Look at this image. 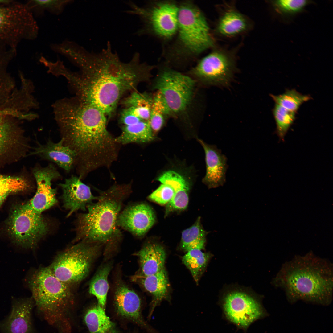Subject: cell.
Returning <instances> with one entry per match:
<instances>
[{"label":"cell","mask_w":333,"mask_h":333,"mask_svg":"<svg viewBox=\"0 0 333 333\" xmlns=\"http://www.w3.org/2000/svg\"><path fill=\"white\" fill-rule=\"evenodd\" d=\"M71 61L79 67L81 73L70 71L66 78L74 89L76 97L84 104L95 107L110 117L123 95L135 90L148 79L151 68L141 63L135 53L128 62L121 61L113 52L109 42L98 53L90 52L80 46Z\"/></svg>","instance_id":"1"},{"label":"cell","mask_w":333,"mask_h":333,"mask_svg":"<svg viewBox=\"0 0 333 333\" xmlns=\"http://www.w3.org/2000/svg\"><path fill=\"white\" fill-rule=\"evenodd\" d=\"M53 107L61 139L75 153L76 167L94 169L115 158L118 144L107 130L102 112L76 97L60 100Z\"/></svg>","instance_id":"2"},{"label":"cell","mask_w":333,"mask_h":333,"mask_svg":"<svg viewBox=\"0 0 333 333\" xmlns=\"http://www.w3.org/2000/svg\"><path fill=\"white\" fill-rule=\"evenodd\" d=\"M273 283L292 301L328 303L332 297V265L312 252L296 256L283 264Z\"/></svg>","instance_id":"3"},{"label":"cell","mask_w":333,"mask_h":333,"mask_svg":"<svg viewBox=\"0 0 333 333\" xmlns=\"http://www.w3.org/2000/svg\"><path fill=\"white\" fill-rule=\"evenodd\" d=\"M27 283L38 311L59 333H71L75 298L71 287L58 279L49 266L40 267Z\"/></svg>","instance_id":"4"},{"label":"cell","mask_w":333,"mask_h":333,"mask_svg":"<svg viewBox=\"0 0 333 333\" xmlns=\"http://www.w3.org/2000/svg\"><path fill=\"white\" fill-rule=\"evenodd\" d=\"M131 191L130 184L113 185L100 192L97 202L87 206V213L79 215L76 240L109 245L121 236L117 225L123 201Z\"/></svg>","instance_id":"5"},{"label":"cell","mask_w":333,"mask_h":333,"mask_svg":"<svg viewBox=\"0 0 333 333\" xmlns=\"http://www.w3.org/2000/svg\"><path fill=\"white\" fill-rule=\"evenodd\" d=\"M102 245L81 241L60 253L49 267L56 277L71 287L87 276Z\"/></svg>","instance_id":"6"},{"label":"cell","mask_w":333,"mask_h":333,"mask_svg":"<svg viewBox=\"0 0 333 333\" xmlns=\"http://www.w3.org/2000/svg\"><path fill=\"white\" fill-rule=\"evenodd\" d=\"M39 29L26 3L13 1L0 5V39L14 51L22 41L36 38Z\"/></svg>","instance_id":"7"},{"label":"cell","mask_w":333,"mask_h":333,"mask_svg":"<svg viewBox=\"0 0 333 333\" xmlns=\"http://www.w3.org/2000/svg\"><path fill=\"white\" fill-rule=\"evenodd\" d=\"M177 31L181 44L189 53L198 54L216 46L205 16L190 3L179 7Z\"/></svg>","instance_id":"8"},{"label":"cell","mask_w":333,"mask_h":333,"mask_svg":"<svg viewBox=\"0 0 333 333\" xmlns=\"http://www.w3.org/2000/svg\"><path fill=\"white\" fill-rule=\"evenodd\" d=\"M48 224L41 214L33 212L26 203L13 209L6 222V230L12 242L25 248L33 249L47 233Z\"/></svg>","instance_id":"9"},{"label":"cell","mask_w":333,"mask_h":333,"mask_svg":"<svg viewBox=\"0 0 333 333\" xmlns=\"http://www.w3.org/2000/svg\"><path fill=\"white\" fill-rule=\"evenodd\" d=\"M234 52L216 46L193 68V74L205 84L229 86L237 71Z\"/></svg>","instance_id":"10"},{"label":"cell","mask_w":333,"mask_h":333,"mask_svg":"<svg viewBox=\"0 0 333 333\" xmlns=\"http://www.w3.org/2000/svg\"><path fill=\"white\" fill-rule=\"evenodd\" d=\"M195 80L190 77L171 69L162 72L155 84L170 114H178L185 111L191 102Z\"/></svg>","instance_id":"11"},{"label":"cell","mask_w":333,"mask_h":333,"mask_svg":"<svg viewBox=\"0 0 333 333\" xmlns=\"http://www.w3.org/2000/svg\"><path fill=\"white\" fill-rule=\"evenodd\" d=\"M128 4L131 10L126 13L139 16L145 24V27L137 32L138 35L147 31L168 39L177 31L179 7L174 3L160 2L145 7H139L131 2Z\"/></svg>","instance_id":"12"},{"label":"cell","mask_w":333,"mask_h":333,"mask_svg":"<svg viewBox=\"0 0 333 333\" xmlns=\"http://www.w3.org/2000/svg\"><path fill=\"white\" fill-rule=\"evenodd\" d=\"M223 308L228 319L244 329L261 318L264 314L261 305L257 300L249 295L239 291L231 292L225 296Z\"/></svg>","instance_id":"13"},{"label":"cell","mask_w":333,"mask_h":333,"mask_svg":"<svg viewBox=\"0 0 333 333\" xmlns=\"http://www.w3.org/2000/svg\"><path fill=\"white\" fill-rule=\"evenodd\" d=\"M32 174L36 183V191L34 197L26 204L33 212L41 214L57 203L56 190L52 188L51 183L53 180L61 178V176L51 163L44 167L37 165L33 169Z\"/></svg>","instance_id":"14"},{"label":"cell","mask_w":333,"mask_h":333,"mask_svg":"<svg viewBox=\"0 0 333 333\" xmlns=\"http://www.w3.org/2000/svg\"><path fill=\"white\" fill-rule=\"evenodd\" d=\"M214 33L217 36L231 39L248 32L253 27L251 20L237 9L231 3H225L220 7Z\"/></svg>","instance_id":"15"},{"label":"cell","mask_w":333,"mask_h":333,"mask_svg":"<svg viewBox=\"0 0 333 333\" xmlns=\"http://www.w3.org/2000/svg\"><path fill=\"white\" fill-rule=\"evenodd\" d=\"M155 216L152 208L144 203L131 205L120 213L117 220V226L133 235L142 237L155 222Z\"/></svg>","instance_id":"16"},{"label":"cell","mask_w":333,"mask_h":333,"mask_svg":"<svg viewBox=\"0 0 333 333\" xmlns=\"http://www.w3.org/2000/svg\"><path fill=\"white\" fill-rule=\"evenodd\" d=\"M35 305L32 297L13 298L10 314L0 322V330L4 333H32L31 313Z\"/></svg>","instance_id":"17"},{"label":"cell","mask_w":333,"mask_h":333,"mask_svg":"<svg viewBox=\"0 0 333 333\" xmlns=\"http://www.w3.org/2000/svg\"><path fill=\"white\" fill-rule=\"evenodd\" d=\"M205 154L206 172L203 182L209 188L222 186L226 181L227 158L215 145H210L198 139Z\"/></svg>","instance_id":"18"},{"label":"cell","mask_w":333,"mask_h":333,"mask_svg":"<svg viewBox=\"0 0 333 333\" xmlns=\"http://www.w3.org/2000/svg\"><path fill=\"white\" fill-rule=\"evenodd\" d=\"M59 185L63 191L64 206L69 211L68 216L79 210L85 211L88 205L98 198L92 194L89 187L73 175Z\"/></svg>","instance_id":"19"},{"label":"cell","mask_w":333,"mask_h":333,"mask_svg":"<svg viewBox=\"0 0 333 333\" xmlns=\"http://www.w3.org/2000/svg\"><path fill=\"white\" fill-rule=\"evenodd\" d=\"M114 302L117 313L142 326L150 331L157 333L143 320L141 312V301L134 291L123 283L118 284L114 295Z\"/></svg>","instance_id":"20"},{"label":"cell","mask_w":333,"mask_h":333,"mask_svg":"<svg viewBox=\"0 0 333 333\" xmlns=\"http://www.w3.org/2000/svg\"><path fill=\"white\" fill-rule=\"evenodd\" d=\"M37 146L31 153L41 159L55 163L67 172L74 167L76 159L75 153L64 145L60 139L54 142L49 139L44 144L37 142Z\"/></svg>","instance_id":"21"},{"label":"cell","mask_w":333,"mask_h":333,"mask_svg":"<svg viewBox=\"0 0 333 333\" xmlns=\"http://www.w3.org/2000/svg\"><path fill=\"white\" fill-rule=\"evenodd\" d=\"M162 184L171 186L174 195L171 201L166 205V215L177 210L185 209L189 201V185L184 178L175 171H169L163 173L158 179Z\"/></svg>","instance_id":"22"},{"label":"cell","mask_w":333,"mask_h":333,"mask_svg":"<svg viewBox=\"0 0 333 333\" xmlns=\"http://www.w3.org/2000/svg\"><path fill=\"white\" fill-rule=\"evenodd\" d=\"M133 280L140 284L152 295V300L149 316H151L155 308L163 300H168L169 284L164 268L153 275L143 276L138 274Z\"/></svg>","instance_id":"23"},{"label":"cell","mask_w":333,"mask_h":333,"mask_svg":"<svg viewBox=\"0 0 333 333\" xmlns=\"http://www.w3.org/2000/svg\"><path fill=\"white\" fill-rule=\"evenodd\" d=\"M135 255L140 265L138 274L143 276L152 275L165 268L166 254L163 246L159 244L148 243Z\"/></svg>","instance_id":"24"},{"label":"cell","mask_w":333,"mask_h":333,"mask_svg":"<svg viewBox=\"0 0 333 333\" xmlns=\"http://www.w3.org/2000/svg\"><path fill=\"white\" fill-rule=\"evenodd\" d=\"M155 138L149 121L141 120L133 124L122 125L121 134L115 138L118 144L145 143Z\"/></svg>","instance_id":"25"},{"label":"cell","mask_w":333,"mask_h":333,"mask_svg":"<svg viewBox=\"0 0 333 333\" xmlns=\"http://www.w3.org/2000/svg\"><path fill=\"white\" fill-rule=\"evenodd\" d=\"M84 320L89 333H118L115 323L106 315L104 308L98 304L86 311Z\"/></svg>","instance_id":"26"},{"label":"cell","mask_w":333,"mask_h":333,"mask_svg":"<svg viewBox=\"0 0 333 333\" xmlns=\"http://www.w3.org/2000/svg\"><path fill=\"white\" fill-rule=\"evenodd\" d=\"M112 265L107 264L101 266L90 282L89 292L97 299L98 304L103 307L105 306L109 286L108 277Z\"/></svg>","instance_id":"27"},{"label":"cell","mask_w":333,"mask_h":333,"mask_svg":"<svg viewBox=\"0 0 333 333\" xmlns=\"http://www.w3.org/2000/svg\"><path fill=\"white\" fill-rule=\"evenodd\" d=\"M12 116H15L7 110L0 109V156L18 141L15 125L10 118Z\"/></svg>","instance_id":"28"},{"label":"cell","mask_w":333,"mask_h":333,"mask_svg":"<svg viewBox=\"0 0 333 333\" xmlns=\"http://www.w3.org/2000/svg\"><path fill=\"white\" fill-rule=\"evenodd\" d=\"M206 232L204 229L199 217L190 227L183 230L182 233L181 247L187 252L193 249L202 250L206 242Z\"/></svg>","instance_id":"29"},{"label":"cell","mask_w":333,"mask_h":333,"mask_svg":"<svg viewBox=\"0 0 333 333\" xmlns=\"http://www.w3.org/2000/svg\"><path fill=\"white\" fill-rule=\"evenodd\" d=\"M201 250H190L182 259L183 263L190 271L196 284L204 272L210 257L209 254Z\"/></svg>","instance_id":"30"},{"label":"cell","mask_w":333,"mask_h":333,"mask_svg":"<svg viewBox=\"0 0 333 333\" xmlns=\"http://www.w3.org/2000/svg\"><path fill=\"white\" fill-rule=\"evenodd\" d=\"M31 186L29 181L24 178L0 174V207L9 195L27 190Z\"/></svg>","instance_id":"31"},{"label":"cell","mask_w":333,"mask_h":333,"mask_svg":"<svg viewBox=\"0 0 333 333\" xmlns=\"http://www.w3.org/2000/svg\"><path fill=\"white\" fill-rule=\"evenodd\" d=\"M270 97L277 104L289 110L296 112L301 105L311 99L308 95H303L295 89L287 90L278 95L270 94Z\"/></svg>","instance_id":"32"},{"label":"cell","mask_w":333,"mask_h":333,"mask_svg":"<svg viewBox=\"0 0 333 333\" xmlns=\"http://www.w3.org/2000/svg\"><path fill=\"white\" fill-rule=\"evenodd\" d=\"M74 1L69 0H33L26 4L33 14L42 16L45 11L55 15L61 14L65 7Z\"/></svg>","instance_id":"33"},{"label":"cell","mask_w":333,"mask_h":333,"mask_svg":"<svg viewBox=\"0 0 333 333\" xmlns=\"http://www.w3.org/2000/svg\"><path fill=\"white\" fill-rule=\"evenodd\" d=\"M296 112L275 104L273 113L275 120L276 132L279 138L284 141L285 137L295 119Z\"/></svg>","instance_id":"34"},{"label":"cell","mask_w":333,"mask_h":333,"mask_svg":"<svg viewBox=\"0 0 333 333\" xmlns=\"http://www.w3.org/2000/svg\"><path fill=\"white\" fill-rule=\"evenodd\" d=\"M149 123L153 132H157L162 127L165 117L170 115L160 94L158 92L153 98Z\"/></svg>","instance_id":"35"},{"label":"cell","mask_w":333,"mask_h":333,"mask_svg":"<svg viewBox=\"0 0 333 333\" xmlns=\"http://www.w3.org/2000/svg\"><path fill=\"white\" fill-rule=\"evenodd\" d=\"M310 2L307 0H276L271 1L269 3L276 12L287 16L302 11Z\"/></svg>","instance_id":"36"},{"label":"cell","mask_w":333,"mask_h":333,"mask_svg":"<svg viewBox=\"0 0 333 333\" xmlns=\"http://www.w3.org/2000/svg\"><path fill=\"white\" fill-rule=\"evenodd\" d=\"M153 98L146 93H141L133 91L123 101L125 107H134L143 113L150 115Z\"/></svg>","instance_id":"37"},{"label":"cell","mask_w":333,"mask_h":333,"mask_svg":"<svg viewBox=\"0 0 333 333\" xmlns=\"http://www.w3.org/2000/svg\"><path fill=\"white\" fill-rule=\"evenodd\" d=\"M174 191L170 186L162 183L148 196V199L161 205L167 204L172 199Z\"/></svg>","instance_id":"38"},{"label":"cell","mask_w":333,"mask_h":333,"mask_svg":"<svg viewBox=\"0 0 333 333\" xmlns=\"http://www.w3.org/2000/svg\"><path fill=\"white\" fill-rule=\"evenodd\" d=\"M13 1L8 0H0V5L9 4Z\"/></svg>","instance_id":"39"},{"label":"cell","mask_w":333,"mask_h":333,"mask_svg":"<svg viewBox=\"0 0 333 333\" xmlns=\"http://www.w3.org/2000/svg\"><path fill=\"white\" fill-rule=\"evenodd\" d=\"M1 78H0V88H1Z\"/></svg>","instance_id":"40"}]
</instances>
